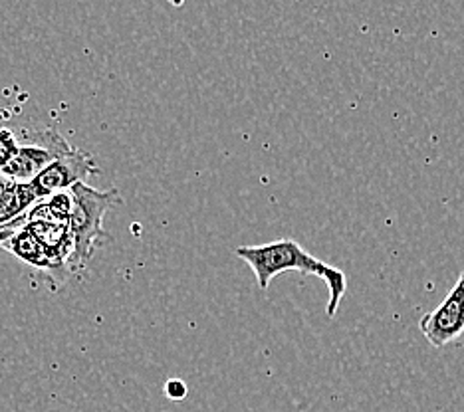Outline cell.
<instances>
[{
	"label": "cell",
	"instance_id": "2",
	"mask_svg": "<svg viewBox=\"0 0 464 412\" xmlns=\"http://www.w3.org/2000/svg\"><path fill=\"white\" fill-rule=\"evenodd\" d=\"M68 193L72 196L68 226L73 244L70 273H76L86 270L93 252L108 238V232L103 230V218L120 203V193L118 188L98 190L88 183L73 185Z\"/></svg>",
	"mask_w": 464,
	"mask_h": 412
},
{
	"label": "cell",
	"instance_id": "7",
	"mask_svg": "<svg viewBox=\"0 0 464 412\" xmlns=\"http://www.w3.org/2000/svg\"><path fill=\"white\" fill-rule=\"evenodd\" d=\"M10 248L16 254L20 260H24L26 263L34 268H40L50 273V260L44 246L30 235V232L23 226L14 232V236L10 238Z\"/></svg>",
	"mask_w": 464,
	"mask_h": 412
},
{
	"label": "cell",
	"instance_id": "4",
	"mask_svg": "<svg viewBox=\"0 0 464 412\" xmlns=\"http://www.w3.org/2000/svg\"><path fill=\"white\" fill-rule=\"evenodd\" d=\"M98 173L100 168L96 165V158L86 151L72 147V151L54 158L44 171H40L30 181V187H33L38 200H42L54 193L72 188L78 183H86V178Z\"/></svg>",
	"mask_w": 464,
	"mask_h": 412
},
{
	"label": "cell",
	"instance_id": "5",
	"mask_svg": "<svg viewBox=\"0 0 464 412\" xmlns=\"http://www.w3.org/2000/svg\"><path fill=\"white\" fill-rule=\"evenodd\" d=\"M419 330L437 349L460 340L464 333V270L439 308L420 317Z\"/></svg>",
	"mask_w": 464,
	"mask_h": 412
},
{
	"label": "cell",
	"instance_id": "10",
	"mask_svg": "<svg viewBox=\"0 0 464 412\" xmlns=\"http://www.w3.org/2000/svg\"><path fill=\"white\" fill-rule=\"evenodd\" d=\"M167 3L171 5V6H177V8H179V6L185 5V0H167Z\"/></svg>",
	"mask_w": 464,
	"mask_h": 412
},
{
	"label": "cell",
	"instance_id": "9",
	"mask_svg": "<svg viewBox=\"0 0 464 412\" xmlns=\"http://www.w3.org/2000/svg\"><path fill=\"white\" fill-rule=\"evenodd\" d=\"M167 395H169V398H175V400L185 398L187 397V387H185L183 380H179V378L169 380V383H167Z\"/></svg>",
	"mask_w": 464,
	"mask_h": 412
},
{
	"label": "cell",
	"instance_id": "3",
	"mask_svg": "<svg viewBox=\"0 0 464 412\" xmlns=\"http://www.w3.org/2000/svg\"><path fill=\"white\" fill-rule=\"evenodd\" d=\"M68 151H72V145L56 129L24 131L18 139L13 161L0 171V175L13 178L16 183H30L54 158Z\"/></svg>",
	"mask_w": 464,
	"mask_h": 412
},
{
	"label": "cell",
	"instance_id": "1",
	"mask_svg": "<svg viewBox=\"0 0 464 412\" xmlns=\"http://www.w3.org/2000/svg\"><path fill=\"white\" fill-rule=\"evenodd\" d=\"M237 256L248 263L260 290H268L270 282L286 272L318 276L330 290L328 317L334 320L337 315V310H340V303L347 292V276L340 268L312 256L296 240L282 238L262 246H240L237 248Z\"/></svg>",
	"mask_w": 464,
	"mask_h": 412
},
{
	"label": "cell",
	"instance_id": "6",
	"mask_svg": "<svg viewBox=\"0 0 464 412\" xmlns=\"http://www.w3.org/2000/svg\"><path fill=\"white\" fill-rule=\"evenodd\" d=\"M36 203L38 196L30 183H16L0 175V230L18 226Z\"/></svg>",
	"mask_w": 464,
	"mask_h": 412
},
{
	"label": "cell",
	"instance_id": "8",
	"mask_svg": "<svg viewBox=\"0 0 464 412\" xmlns=\"http://www.w3.org/2000/svg\"><path fill=\"white\" fill-rule=\"evenodd\" d=\"M16 147H18V137L10 129H6V127H0V171L13 161Z\"/></svg>",
	"mask_w": 464,
	"mask_h": 412
}]
</instances>
